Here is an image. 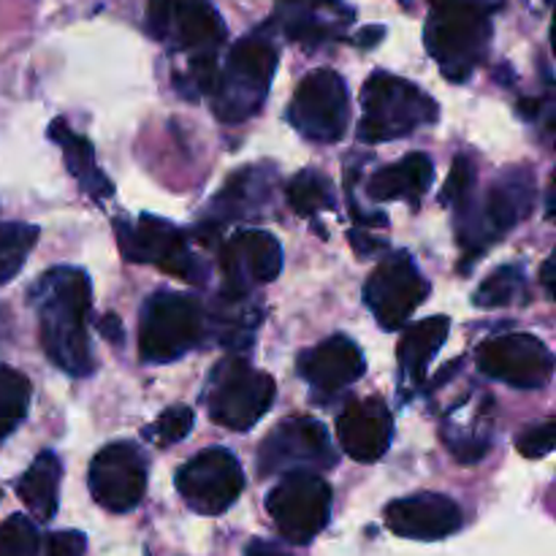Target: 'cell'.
I'll return each mask as SVG.
<instances>
[{"label": "cell", "instance_id": "cell-6", "mask_svg": "<svg viewBox=\"0 0 556 556\" xmlns=\"http://www.w3.org/2000/svg\"><path fill=\"white\" fill-rule=\"evenodd\" d=\"M204 307L190 293L157 291L141 307L139 356L147 364H172L204 337Z\"/></svg>", "mask_w": 556, "mask_h": 556}, {"label": "cell", "instance_id": "cell-8", "mask_svg": "<svg viewBox=\"0 0 556 556\" xmlns=\"http://www.w3.org/2000/svg\"><path fill=\"white\" fill-rule=\"evenodd\" d=\"M288 123L307 141L318 144L340 141L351 123V92L345 79L331 68L309 71L293 92Z\"/></svg>", "mask_w": 556, "mask_h": 556}, {"label": "cell", "instance_id": "cell-5", "mask_svg": "<svg viewBox=\"0 0 556 556\" xmlns=\"http://www.w3.org/2000/svg\"><path fill=\"white\" fill-rule=\"evenodd\" d=\"M275 380L239 356H228L206 378V413L231 432H248L269 413L275 402Z\"/></svg>", "mask_w": 556, "mask_h": 556}, {"label": "cell", "instance_id": "cell-16", "mask_svg": "<svg viewBox=\"0 0 556 556\" xmlns=\"http://www.w3.org/2000/svg\"><path fill=\"white\" fill-rule=\"evenodd\" d=\"M386 525L394 535L407 541H443L454 535L465 525L462 508L445 494H413L389 503L386 508Z\"/></svg>", "mask_w": 556, "mask_h": 556}, {"label": "cell", "instance_id": "cell-36", "mask_svg": "<svg viewBox=\"0 0 556 556\" xmlns=\"http://www.w3.org/2000/svg\"><path fill=\"white\" fill-rule=\"evenodd\" d=\"M174 3L177 0H147V22H150V30L155 38H166Z\"/></svg>", "mask_w": 556, "mask_h": 556}, {"label": "cell", "instance_id": "cell-1", "mask_svg": "<svg viewBox=\"0 0 556 556\" xmlns=\"http://www.w3.org/2000/svg\"><path fill=\"white\" fill-rule=\"evenodd\" d=\"M33 307L38 313V337L49 362L71 378H90L96 369L92 356L90 318L92 286L87 271L58 266L33 286Z\"/></svg>", "mask_w": 556, "mask_h": 556}, {"label": "cell", "instance_id": "cell-18", "mask_svg": "<svg viewBox=\"0 0 556 556\" xmlns=\"http://www.w3.org/2000/svg\"><path fill=\"white\" fill-rule=\"evenodd\" d=\"M535 206V174L527 166L505 168L486 190V199L478 201V220H481L486 242H497L503 233L519 226Z\"/></svg>", "mask_w": 556, "mask_h": 556}, {"label": "cell", "instance_id": "cell-9", "mask_svg": "<svg viewBox=\"0 0 556 556\" xmlns=\"http://www.w3.org/2000/svg\"><path fill=\"white\" fill-rule=\"evenodd\" d=\"M266 510L288 543L307 546L331 519V486L318 472H286L266 497Z\"/></svg>", "mask_w": 556, "mask_h": 556}, {"label": "cell", "instance_id": "cell-27", "mask_svg": "<svg viewBox=\"0 0 556 556\" xmlns=\"http://www.w3.org/2000/svg\"><path fill=\"white\" fill-rule=\"evenodd\" d=\"M286 199L288 204H291V210L304 217L337 206L334 185H331V179L326 177L324 172H315V168H304V172H299L296 177L288 182Z\"/></svg>", "mask_w": 556, "mask_h": 556}, {"label": "cell", "instance_id": "cell-30", "mask_svg": "<svg viewBox=\"0 0 556 556\" xmlns=\"http://www.w3.org/2000/svg\"><path fill=\"white\" fill-rule=\"evenodd\" d=\"M36 242L38 228L30 223H0V286L20 275Z\"/></svg>", "mask_w": 556, "mask_h": 556}, {"label": "cell", "instance_id": "cell-4", "mask_svg": "<svg viewBox=\"0 0 556 556\" xmlns=\"http://www.w3.org/2000/svg\"><path fill=\"white\" fill-rule=\"evenodd\" d=\"M362 125L358 139L364 144L405 139L424 125H434L440 106L429 92L389 71H375L362 92Z\"/></svg>", "mask_w": 556, "mask_h": 556}, {"label": "cell", "instance_id": "cell-26", "mask_svg": "<svg viewBox=\"0 0 556 556\" xmlns=\"http://www.w3.org/2000/svg\"><path fill=\"white\" fill-rule=\"evenodd\" d=\"M353 20V11L340 0H315V3L293 9L286 16V33L299 43L318 47L342 33V27Z\"/></svg>", "mask_w": 556, "mask_h": 556}, {"label": "cell", "instance_id": "cell-12", "mask_svg": "<svg viewBox=\"0 0 556 556\" xmlns=\"http://www.w3.org/2000/svg\"><path fill=\"white\" fill-rule=\"evenodd\" d=\"M427 296L429 282L407 253L386 255L364 286V302L383 331L402 329Z\"/></svg>", "mask_w": 556, "mask_h": 556}, {"label": "cell", "instance_id": "cell-32", "mask_svg": "<svg viewBox=\"0 0 556 556\" xmlns=\"http://www.w3.org/2000/svg\"><path fill=\"white\" fill-rule=\"evenodd\" d=\"M0 556H38V532L27 516H9L0 525Z\"/></svg>", "mask_w": 556, "mask_h": 556}, {"label": "cell", "instance_id": "cell-28", "mask_svg": "<svg viewBox=\"0 0 556 556\" xmlns=\"http://www.w3.org/2000/svg\"><path fill=\"white\" fill-rule=\"evenodd\" d=\"M30 396V380L16 369L0 364V443L25 421Z\"/></svg>", "mask_w": 556, "mask_h": 556}, {"label": "cell", "instance_id": "cell-25", "mask_svg": "<svg viewBox=\"0 0 556 556\" xmlns=\"http://www.w3.org/2000/svg\"><path fill=\"white\" fill-rule=\"evenodd\" d=\"M271 172L258 166H244L242 172L233 174L217 199L212 201V215L220 220H237V217L255 215V210L266 204L271 188Z\"/></svg>", "mask_w": 556, "mask_h": 556}, {"label": "cell", "instance_id": "cell-21", "mask_svg": "<svg viewBox=\"0 0 556 556\" xmlns=\"http://www.w3.org/2000/svg\"><path fill=\"white\" fill-rule=\"evenodd\" d=\"M49 139L60 147L71 177L81 185L85 193H90L96 201L112 199L114 185L109 182L106 174L98 168L96 147H92V141L87 139V136L74 134L65 119H52V125H49Z\"/></svg>", "mask_w": 556, "mask_h": 556}, {"label": "cell", "instance_id": "cell-13", "mask_svg": "<svg viewBox=\"0 0 556 556\" xmlns=\"http://www.w3.org/2000/svg\"><path fill=\"white\" fill-rule=\"evenodd\" d=\"M476 362L486 378L514 389H546L554 378V356L546 342L521 331L486 340L476 351Z\"/></svg>", "mask_w": 556, "mask_h": 556}, {"label": "cell", "instance_id": "cell-22", "mask_svg": "<svg viewBox=\"0 0 556 556\" xmlns=\"http://www.w3.org/2000/svg\"><path fill=\"white\" fill-rule=\"evenodd\" d=\"M434 179L432 161L424 152H413L396 161L394 166H386L372 174L367 185V193L372 201H396L405 199L418 206L421 195L427 193Z\"/></svg>", "mask_w": 556, "mask_h": 556}, {"label": "cell", "instance_id": "cell-17", "mask_svg": "<svg viewBox=\"0 0 556 556\" xmlns=\"http://www.w3.org/2000/svg\"><path fill=\"white\" fill-rule=\"evenodd\" d=\"M337 438L353 462L372 465L389 454L394 440V416L380 396L351 402L337 418Z\"/></svg>", "mask_w": 556, "mask_h": 556}, {"label": "cell", "instance_id": "cell-29", "mask_svg": "<svg viewBox=\"0 0 556 556\" xmlns=\"http://www.w3.org/2000/svg\"><path fill=\"white\" fill-rule=\"evenodd\" d=\"M525 286H527L525 266L521 264L500 266L497 271H492V275L478 286L476 296H472V304L481 309L508 307V304L519 302V299L525 296Z\"/></svg>", "mask_w": 556, "mask_h": 556}, {"label": "cell", "instance_id": "cell-2", "mask_svg": "<svg viewBox=\"0 0 556 556\" xmlns=\"http://www.w3.org/2000/svg\"><path fill=\"white\" fill-rule=\"evenodd\" d=\"M277 47L261 33L239 38L217 71L212 109L226 125H239L261 112L277 71Z\"/></svg>", "mask_w": 556, "mask_h": 556}, {"label": "cell", "instance_id": "cell-31", "mask_svg": "<svg viewBox=\"0 0 556 556\" xmlns=\"http://www.w3.org/2000/svg\"><path fill=\"white\" fill-rule=\"evenodd\" d=\"M193 421L195 416L190 407L174 405L168 407V410H163L161 416L144 429V438L152 440L155 445H177L188 438L190 429H193Z\"/></svg>", "mask_w": 556, "mask_h": 556}, {"label": "cell", "instance_id": "cell-41", "mask_svg": "<svg viewBox=\"0 0 556 556\" xmlns=\"http://www.w3.org/2000/svg\"><path fill=\"white\" fill-rule=\"evenodd\" d=\"M103 334H106L112 342L123 340V329L117 326V318H114V315H109V318L103 320Z\"/></svg>", "mask_w": 556, "mask_h": 556}, {"label": "cell", "instance_id": "cell-35", "mask_svg": "<svg viewBox=\"0 0 556 556\" xmlns=\"http://www.w3.org/2000/svg\"><path fill=\"white\" fill-rule=\"evenodd\" d=\"M87 538L76 530L52 532L47 538V556H85Z\"/></svg>", "mask_w": 556, "mask_h": 556}, {"label": "cell", "instance_id": "cell-39", "mask_svg": "<svg viewBox=\"0 0 556 556\" xmlns=\"http://www.w3.org/2000/svg\"><path fill=\"white\" fill-rule=\"evenodd\" d=\"M244 556H288V554L269 541H253L248 546V552H244Z\"/></svg>", "mask_w": 556, "mask_h": 556}, {"label": "cell", "instance_id": "cell-42", "mask_svg": "<svg viewBox=\"0 0 556 556\" xmlns=\"http://www.w3.org/2000/svg\"><path fill=\"white\" fill-rule=\"evenodd\" d=\"M432 3H476V5H486V9H494L492 0H432Z\"/></svg>", "mask_w": 556, "mask_h": 556}, {"label": "cell", "instance_id": "cell-43", "mask_svg": "<svg viewBox=\"0 0 556 556\" xmlns=\"http://www.w3.org/2000/svg\"><path fill=\"white\" fill-rule=\"evenodd\" d=\"M5 337V318H3V313H0V340H3Z\"/></svg>", "mask_w": 556, "mask_h": 556}, {"label": "cell", "instance_id": "cell-19", "mask_svg": "<svg viewBox=\"0 0 556 556\" xmlns=\"http://www.w3.org/2000/svg\"><path fill=\"white\" fill-rule=\"evenodd\" d=\"M296 372L320 394H340L367 372V364L351 337L337 334L299 353Z\"/></svg>", "mask_w": 556, "mask_h": 556}, {"label": "cell", "instance_id": "cell-10", "mask_svg": "<svg viewBox=\"0 0 556 556\" xmlns=\"http://www.w3.org/2000/svg\"><path fill=\"white\" fill-rule=\"evenodd\" d=\"M337 465V451L329 432L309 416L286 418L266 434L258 448L261 478L286 472H324Z\"/></svg>", "mask_w": 556, "mask_h": 556}, {"label": "cell", "instance_id": "cell-40", "mask_svg": "<svg viewBox=\"0 0 556 556\" xmlns=\"http://www.w3.org/2000/svg\"><path fill=\"white\" fill-rule=\"evenodd\" d=\"M541 282L543 288H546V296L554 299V258H546V264H543Z\"/></svg>", "mask_w": 556, "mask_h": 556}, {"label": "cell", "instance_id": "cell-23", "mask_svg": "<svg viewBox=\"0 0 556 556\" xmlns=\"http://www.w3.org/2000/svg\"><path fill=\"white\" fill-rule=\"evenodd\" d=\"M451 320L445 315H434V318L418 320L416 326L402 334L400 348H396V358H400V372L402 380L413 386V389H421L424 380H427V367L432 364V358L438 356V351L443 348V342L448 340Z\"/></svg>", "mask_w": 556, "mask_h": 556}, {"label": "cell", "instance_id": "cell-3", "mask_svg": "<svg viewBox=\"0 0 556 556\" xmlns=\"http://www.w3.org/2000/svg\"><path fill=\"white\" fill-rule=\"evenodd\" d=\"M424 41L445 79L456 85L467 81L489 54L492 9L476 3H432Z\"/></svg>", "mask_w": 556, "mask_h": 556}, {"label": "cell", "instance_id": "cell-14", "mask_svg": "<svg viewBox=\"0 0 556 556\" xmlns=\"http://www.w3.org/2000/svg\"><path fill=\"white\" fill-rule=\"evenodd\" d=\"M90 494L109 514H130L147 492V459L134 443H109L90 462Z\"/></svg>", "mask_w": 556, "mask_h": 556}, {"label": "cell", "instance_id": "cell-37", "mask_svg": "<svg viewBox=\"0 0 556 556\" xmlns=\"http://www.w3.org/2000/svg\"><path fill=\"white\" fill-rule=\"evenodd\" d=\"M348 239H351V244L356 248L358 255H372L375 250L386 248V242H380V239H369L367 233H362V231H351L348 233Z\"/></svg>", "mask_w": 556, "mask_h": 556}, {"label": "cell", "instance_id": "cell-15", "mask_svg": "<svg viewBox=\"0 0 556 556\" xmlns=\"http://www.w3.org/2000/svg\"><path fill=\"white\" fill-rule=\"evenodd\" d=\"M223 293L248 296L255 286L277 280L282 271V248L271 233L244 228L220 248Z\"/></svg>", "mask_w": 556, "mask_h": 556}, {"label": "cell", "instance_id": "cell-38", "mask_svg": "<svg viewBox=\"0 0 556 556\" xmlns=\"http://www.w3.org/2000/svg\"><path fill=\"white\" fill-rule=\"evenodd\" d=\"M383 36H386V27H380V25L364 27V30L356 36V43H358V47H364V49H372V47H378L380 38H383Z\"/></svg>", "mask_w": 556, "mask_h": 556}, {"label": "cell", "instance_id": "cell-11", "mask_svg": "<svg viewBox=\"0 0 556 556\" xmlns=\"http://www.w3.org/2000/svg\"><path fill=\"white\" fill-rule=\"evenodd\" d=\"M244 472L228 448H206L177 470V492L199 516H223L239 500Z\"/></svg>", "mask_w": 556, "mask_h": 556}, {"label": "cell", "instance_id": "cell-33", "mask_svg": "<svg viewBox=\"0 0 556 556\" xmlns=\"http://www.w3.org/2000/svg\"><path fill=\"white\" fill-rule=\"evenodd\" d=\"M554 440H556V424L554 421H543L530 427L527 432L519 434L516 440V448H519L521 456L527 459H543L554 451Z\"/></svg>", "mask_w": 556, "mask_h": 556}, {"label": "cell", "instance_id": "cell-20", "mask_svg": "<svg viewBox=\"0 0 556 556\" xmlns=\"http://www.w3.org/2000/svg\"><path fill=\"white\" fill-rule=\"evenodd\" d=\"M168 33H174V47L179 52H188L190 58L217 54L220 43L226 41V25L210 0H177Z\"/></svg>", "mask_w": 556, "mask_h": 556}, {"label": "cell", "instance_id": "cell-7", "mask_svg": "<svg viewBox=\"0 0 556 556\" xmlns=\"http://www.w3.org/2000/svg\"><path fill=\"white\" fill-rule=\"evenodd\" d=\"M119 250L134 264H152L161 271L179 277L193 286H204L206 266L190 250L188 239L174 223L155 215H141L136 223L114 220Z\"/></svg>", "mask_w": 556, "mask_h": 556}, {"label": "cell", "instance_id": "cell-24", "mask_svg": "<svg viewBox=\"0 0 556 556\" xmlns=\"http://www.w3.org/2000/svg\"><path fill=\"white\" fill-rule=\"evenodd\" d=\"M60 481H63V465L52 451H41L25 470V476L16 481V494L41 525L52 521L58 514Z\"/></svg>", "mask_w": 556, "mask_h": 556}, {"label": "cell", "instance_id": "cell-34", "mask_svg": "<svg viewBox=\"0 0 556 556\" xmlns=\"http://www.w3.org/2000/svg\"><path fill=\"white\" fill-rule=\"evenodd\" d=\"M476 188V166L467 155H459L454 161V168H451V177L443 188V204H454L462 195H467Z\"/></svg>", "mask_w": 556, "mask_h": 556}]
</instances>
